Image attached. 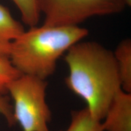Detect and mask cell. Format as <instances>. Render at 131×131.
I'll list each match as a JSON object with an SVG mask.
<instances>
[{
	"label": "cell",
	"instance_id": "obj_1",
	"mask_svg": "<svg viewBox=\"0 0 131 131\" xmlns=\"http://www.w3.org/2000/svg\"><path fill=\"white\" fill-rule=\"evenodd\" d=\"M66 84L85 101L90 114L101 122L119 91L120 78L114 53L95 41H80L65 53Z\"/></svg>",
	"mask_w": 131,
	"mask_h": 131
},
{
	"label": "cell",
	"instance_id": "obj_9",
	"mask_svg": "<svg viewBox=\"0 0 131 131\" xmlns=\"http://www.w3.org/2000/svg\"><path fill=\"white\" fill-rule=\"evenodd\" d=\"M21 14L23 23L30 27L37 26L40 16L38 0H12Z\"/></svg>",
	"mask_w": 131,
	"mask_h": 131
},
{
	"label": "cell",
	"instance_id": "obj_6",
	"mask_svg": "<svg viewBox=\"0 0 131 131\" xmlns=\"http://www.w3.org/2000/svg\"><path fill=\"white\" fill-rule=\"evenodd\" d=\"M24 30L8 9L0 4V57L9 58L11 44Z\"/></svg>",
	"mask_w": 131,
	"mask_h": 131
},
{
	"label": "cell",
	"instance_id": "obj_2",
	"mask_svg": "<svg viewBox=\"0 0 131 131\" xmlns=\"http://www.w3.org/2000/svg\"><path fill=\"white\" fill-rule=\"evenodd\" d=\"M88 33L79 26H34L13 41L9 58L22 74L46 80L55 72L58 59Z\"/></svg>",
	"mask_w": 131,
	"mask_h": 131
},
{
	"label": "cell",
	"instance_id": "obj_10",
	"mask_svg": "<svg viewBox=\"0 0 131 131\" xmlns=\"http://www.w3.org/2000/svg\"><path fill=\"white\" fill-rule=\"evenodd\" d=\"M22 75L13 65L9 57H0V94L7 93L8 85Z\"/></svg>",
	"mask_w": 131,
	"mask_h": 131
},
{
	"label": "cell",
	"instance_id": "obj_11",
	"mask_svg": "<svg viewBox=\"0 0 131 131\" xmlns=\"http://www.w3.org/2000/svg\"><path fill=\"white\" fill-rule=\"evenodd\" d=\"M0 114L3 115L10 126H13L16 123L10 100L6 95L0 94Z\"/></svg>",
	"mask_w": 131,
	"mask_h": 131
},
{
	"label": "cell",
	"instance_id": "obj_7",
	"mask_svg": "<svg viewBox=\"0 0 131 131\" xmlns=\"http://www.w3.org/2000/svg\"><path fill=\"white\" fill-rule=\"evenodd\" d=\"M114 53L123 91L131 93V40L126 38L118 45Z\"/></svg>",
	"mask_w": 131,
	"mask_h": 131
},
{
	"label": "cell",
	"instance_id": "obj_4",
	"mask_svg": "<svg viewBox=\"0 0 131 131\" xmlns=\"http://www.w3.org/2000/svg\"><path fill=\"white\" fill-rule=\"evenodd\" d=\"M44 25L76 26L95 16L123 12L127 0H38Z\"/></svg>",
	"mask_w": 131,
	"mask_h": 131
},
{
	"label": "cell",
	"instance_id": "obj_12",
	"mask_svg": "<svg viewBox=\"0 0 131 131\" xmlns=\"http://www.w3.org/2000/svg\"><path fill=\"white\" fill-rule=\"evenodd\" d=\"M127 6H130L131 5V0H127Z\"/></svg>",
	"mask_w": 131,
	"mask_h": 131
},
{
	"label": "cell",
	"instance_id": "obj_8",
	"mask_svg": "<svg viewBox=\"0 0 131 131\" xmlns=\"http://www.w3.org/2000/svg\"><path fill=\"white\" fill-rule=\"evenodd\" d=\"M61 131H103L101 122L91 116L87 108L73 111L68 128Z\"/></svg>",
	"mask_w": 131,
	"mask_h": 131
},
{
	"label": "cell",
	"instance_id": "obj_3",
	"mask_svg": "<svg viewBox=\"0 0 131 131\" xmlns=\"http://www.w3.org/2000/svg\"><path fill=\"white\" fill-rule=\"evenodd\" d=\"M46 80L22 74L8 85L15 122L23 131H50L52 113L46 102Z\"/></svg>",
	"mask_w": 131,
	"mask_h": 131
},
{
	"label": "cell",
	"instance_id": "obj_5",
	"mask_svg": "<svg viewBox=\"0 0 131 131\" xmlns=\"http://www.w3.org/2000/svg\"><path fill=\"white\" fill-rule=\"evenodd\" d=\"M103 120V131H131V93L119 91Z\"/></svg>",
	"mask_w": 131,
	"mask_h": 131
}]
</instances>
